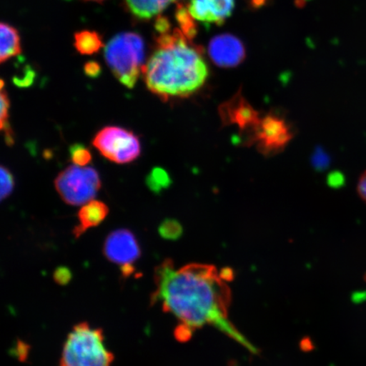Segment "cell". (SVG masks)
Here are the masks:
<instances>
[{
	"label": "cell",
	"instance_id": "1",
	"mask_svg": "<svg viewBox=\"0 0 366 366\" xmlns=\"http://www.w3.org/2000/svg\"><path fill=\"white\" fill-rule=\"evenodd\" d=\"M231 271L219 272L212 264H189L176 268L167 259L155 269V290L151 301L178 320V340H189L197 329L212 326L246 350L257 354V349L229 320L232 302Z\"/></svg>",
	"mask_w": 366,
	"mask_h": 366
},
{
	"label": "cell",
	"instance_id": "2",
	"mask_svg": "<svg viewBox=\"0 0 366 366\" xmlns=\"http://www.w3.org/2000/svg\"><path fill=\"white\" fill-rule=\"evenodd\" d=\"M182 30L160 31L157 47L144 66L146 86L159 98L184 99L202 89L209 74L202 50Z\"/></svg>",
	"mask_w": 366,
	"mask_h": 366
},
{
	"label": "cell",
	"instance_id": "3",
	"mask_svg": "<svg viewBox=\"0 0 366 366\" xmlns=\"http://www.w3.org/2000/svg\"><path fill=\"white\" fill-rule=\"evenodd\" d=\"M114 360L112 352L105 347L103 329L80 322L64 343L59 366H111Z\"/></svg>",
	"mask_w": 366,
	"mask_h": 366
},
{
	"label": "cell",
	"instance_id": "4",
	"mask_svg": "<svg viewBox=\"0 0 366 366\" xmlns=\"http://www.w3.org/2000/svg\"><path fill=\"white\" fill-rule=\"evenodd\" d=\"M144 56V41L136 33L114 36L104 49L105 61L127 89H134L143 73Z\"/></svg>",
	"mask_w": 366,
	"mask_h": 366
},
{
	"label": "cell",
	"instance_id": "5",
	"mask_svg": "<svg viewBox=\"0 0 366 366\" xmlns=\"http://www.w3.org/2000/svg\"><path fill=\"white\" fill-rule=\"evenodd\" d=\"M102 182L94 167L70 166L59 173L54 187L67 204L84 205L94 200L102 189Z\"/></svg>",
	"mask_w": 366,
	"mask_h": 366
},
{
	"label": "cell",
	"instance_id": "6",
	"mask_svg": "<svg viewBox=\"0 0 366 366\" xmlns=\"http://www.w3.org/2000/svg\"><path fill=\"white\" fill-rule=\"evenodd\" d=\"M92 144L104 158L117 164L134 162L141 154L139 137L121 127L102 128L94 136Z\"/></svg>",
	"mask_w": 366,
	"mask_h": 366
},
{
	"label": "cell",
	"instance_id": "7",
	"mask_svg": "<svg viewBox=\"0 0 366 366\" xmlns=\"http://www.w3.org/2000/svg\"><path fill=\"white\" fill-rule=\"evenodd\" d=\"M292 137L294 131L286 119L271 112L260 119L246 143L255 144L264 155H272L285 149Z\"/></svg>",
	"mask_w": 366,
	"mask_h": 366
},
{
	"label": "cell",
	"instance_id": "8",
	"mask_svg": "<svg viewBox=\"0 0 366 366\" xmlns=\"http://www.w3.org/2000/svg\"><path fill=\"white\" fill-rule=\"evenodd\" d=\"M103 252L109 262L120 267L124 278L135 272L134 264L141 256L139 242L134 233L127 229L109 233L104 242Z\"/></svg>",
	"mask_w": 366,
	"mask_h": 366
},
{
	"label": "cell",
	"instance_id": "9",
	"mask_svg": "<svg viewBox=\"0 0 366 366\" xmlns=\"http://www.w3.org/2000/svg\"><path fill=\"white\" fill-rule=\"evenodd\" d=\"M219 114L224 125L237 127V129L246 136L247 141L262 119L241 91L219 107Z\"/></svg>",
	"mask_w": 366,
	"mask_h": 366
},
{
	"label": "cell",
	"instance_id": "10",
	"mask_svg": "<svg viewBox=\"0 0 366 366\" xmlns=\"http://www.w3.org/2000/svg\"><path fill=\"white\" fill-rule=\"evenodd\" d=\"M208 51L210 59L222 68H233L244 61L246 50L242 41L232 34H221L210 40Z\"/></svg>",
	"mask_w": 366,
	"mask_h": 366
},
{
	"label": "cell",
	"instance_id": "11",
	"mask_svg": "<svg viewBox=\"0 0 366 366\" xmlns=\"http://www.w3.org/2000/svg\"><path fill=\"white\" fill-rule=\"evenodd\" d=\"M234 7L235 0H190L187 11L194 20L206 25H222Z\"/></svg>",
	"mask_w": 366,
	"mask_h": 366
},
{
	"label": "cell",
	"instance_id": "12",
	"mask_svg": "<svg viewBox=\"0 0 366 366\" xmlns=\"http://www.w3.org/2000/svg\"><path fill=\"white\" fill-rule=\"evenodd\" d=\"M109 207L102 201L92 200L82 205L77 214L79 224L73 229V235L79 239L91 228L98 227L108 217Z\"/></svg>",
	"mask_w": 366,
	"mask_h": 366
},
{
	"label": "cell",
	"instance_id": "13",
	"mask_svg": "<svg viewBox=\"0 0 366 366\" xmlns=\"http://www.w3.org/2000/svg\"><path fill=\"white\" fill-rule=\"evenodd\" d=\"M172 2V0H124L128 12L139 21H149L159 16Z\"/></svg>",
	"mask_w": 366,
	"mask_h": 366
},
{
	"label": "cell",
	"instance_id": "14",
	"mask_svg": "<svg viewBox=\"0 0 366 366\" xmlns=\"http://www.w3.org/2000/svg\"><path fill=\"white\" fill-rule=\"evenodd\" d=\"M21 53L19 31L15 27L0 22V64Z\"/></svg>",
	"mask_w": 366,
	"mask_h": 366
},
{
	"label": "cell",
	"instance_id": "15",
	"mask_svg": "<svg viewBox=\"0 0 366 366\" xmlns=\"http://www.w3.org/2000/svg\"><path fill=\"white\" fill-rule=\"evenodd\" d=\"M74 46L77 52L84 56H91L103 48L102 36L95 31H77L74 35Z\"/></svg>",
	"mask_w": 366,
	"mask_h": 366
},
{
	"label": "cell",
	"instance_id": "16",
	"mask_svg": "<svg viewBox=\"0 0 366 366\" xmlns=\"http://www.w3.org/2000/svg\"><path fill=\"white\" fill-rule=\"evenodd\" d=\"M11 102L6 90V84L0 79V132H4L7 135V139H11L10 119Z\"/></svg>",
	"mask_w": 366,
	"mask_h": 366
},
{
	"label": "cell",
	"instance_id": "17",
	"mask_svg": "<svg viewBox=\"0 0 366 366\" xmlns=\"http://www.w3.org/2000/svg\"><path fill=\"white\" fill-rule=\"evenodd\" d=\"M170 183V177L163 169H154L147 178V184L154 193H159L160 191L167 189Z\"/></svg>",
	"mask_w": 366,
	"mask_h": 366
},
{
	"label": "cell",
	"instance_id": "18",
	"mask_svg": "<svg viewBox=\"0 0 366 366\" xmlns=\"http://www.w3.org/2000/svg\"><path fill=\"white\" fill-rule=\"evenodd\" d=\"M70 158L73 164L79 167H86L92 162L93 155L90 150L81 144H75L71 146Z\"/></svg>",
	"mask_w": 366,
	"mask_h": 366
},
{
	"label": "cell",
	"instance_id": "19",
	"mask_svg": "<svg viewBox=\"0 0 366 366\" xmlns=\"http://www.w3.org/2000/svg\"><path fill=\"white\" fill-rule=\"evenodd\" d=\"M15 187V179L12 173L0 164V202L12 194Z\"/></svg>",
	"mask_w": 366,
	"mask_h": 366
},
{
	"label": "cell",
	"instance_id": "20",
	"mask_svg": "<svg viewBox=\"0 0 366 366\" xmlns=\"http://www.w3.org/2000/svg\"><path fill=\"white\" fill-rule=\"evenodd\" d=\"M182 229L179 223L173 219H167L159 227V233L166 239H176L182 234Z\"/></svg>",
	"mask_w": 366,
	"mask_h": 366
},
{
	"label": "cell",
	"instance_id": "21",
	"mask_svg": "<svg viewBox=\"0 0 366 366\" xmlns=\"http://www.w3.org/2000/svg\"><path fill=\"white\" fill-rule=\"evenodd\" d=\"M84 71L86 75L91 77V79H96L102 74V67L97 62L91 61L86 64Z\"/></svg>",
	"mask_w": 366,
	"mask_h": 366
},
{
	"label": "cell",
	"instance_id": "22",
	"mask_svg": "<svg viewBox=\"0 0 366 366\" xmlns=\"http://www.w3.org/2000/svg\"><path fill=\"white\" fill-rule=\"evenodd\" d=\"M54 278H56L57 282L61 283V285H65V283H67L69 280H70L71 273L67 269L59 268L56 272Z\"/></svg>",
	"mask_w": 366,
	"mask_h": 366
},
{
	"label": "cell",
	"instance_id": "23",
	"mask_svg": "<svg viewBox=\"0 0 366 366\" xmlns=\"http://www.w3.org/2000/svg\"><path fill=\"white\" fill-rule=\"evenodd\" d=\"M357 192L360 198L366 203V171L360 177L358 184H357Z\"/></svg>",
	"mask_w": 366,
	"mask_h": 366
},
{
	"label": "cell",
	"instance_id": "24",
	"mask_svg": "<svg viewBox=\"0 0 366 366\" xmlns=\"http://www.w3.org/2000/svg\"><path fill=\"white\" fill-rule=\"evenodd\" d=\"M86 1L103 2L104 0H86Z\"/></svg>",
	"mask_w": 366,
	"mask_h": 366
},
{
	"label": "cell",
	"instance_id": "25",
	"mask_svg": "<svg viewBox=\"0 0 366 366\" xmlns=\"http://www.w3.org/2000/svg\"><path fill=\"white\" fill-rule=\"evenodd\" d=\"M365 282H366V274H365Z\"/></svg>",
	"mask_w": 366,
	"mask_h": 366
},
{
	"label": "cell",
	"instance_id": "26",
	"mask_svg": "<svg viewBox=\"0 0 366 366\" xmlns=\"http://www.w3.org/2000/svg\"><path fill=\"white\" fill-rule=\"evenodd\" d=\"M172 2H173V1H176V0H172Z\"/></svg>",
	"mask_w": 366,
	"mask_h": 366
}]
</instances>
